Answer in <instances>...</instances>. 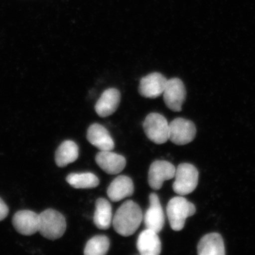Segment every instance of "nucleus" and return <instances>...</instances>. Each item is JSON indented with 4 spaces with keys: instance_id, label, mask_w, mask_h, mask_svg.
Instances as JSON below:
<instances>
[{
    "instance_id": "obj_1",
    "label": "nucleus",
    "mask_w": 255,
    "mask_h": 255,
    "mask_svg": "<svg viewBox=\"0 0 255 255\" xmlns=\"http://www.w3.org/2000/svg\"><path fill=\"white\" fill-rule=\"evenodd\" d=\"M142 210L131 200L125 201L114 215L112 223L116 232L128 237L136 232L142 220Z\"/></svg>"
},
{
    "instance_id": "obj_2",
    "label": "nucleus",
    "mask_w": 255,
    "mask_h": 255,
    "mask_svg": "<svg viewBox=\"0 0 255 255\" xmlns=\"http://www.w3.org/2000/svg\"><path fill=\"white\" fill-rule=\"evenodd\" d=\"M196 211L195 206L182 196L170 199L167 206V215L172 229L182 231L188 218L194 216Z\"/></svg>"
},
{
    "instance_id": "obj_3",
    "label": "nucleus",
    "mask_w": 255,
    "mask_h": 255,
    "mask_svg": "<svg viewBox=\"0 0 255 255\" xmlns=\"http://www.w3.org/2000/svg\"><path fill=\"white\" fill-rule=\"evenodd\" d=\"M67 223L63 214L54 209H47L39 214L38 232L51 241L59 239L66 231Z\"/></svg>"
},
{
    "instance_id": "obj_4",
    "label": "nucleus",
    "mask_w": 255,
    "mask_h": 255,
    "mask_svg": "<svg viewBox=\"0 0 255 255\" xmlns=\"http://www.w3.org/2000/svg\"><path fill=\"white\" fill-rule=\"evenodd\" d=\"M173 190L176 194L185 196L195 190L199 182V172L193 164L182 163L175 171Z\"/></svg>"
},
{
    "instance_id": "obj_5",
    "label": "nucleus",
    "mask_w": 255,
    "mask_h": 255,
    "mask_svg": "<svg viewBox=\"0 0 255 255\" xmlns=\"http://www.w3.org/2000/svg\"><path fill=\"white\" fill-rule=\"evenodd\" d=\"M142 127L146 136L154 143L161 145L169 140V124L165 117L161 114H148Z\"/></svg>"
},
{
    "instance_id": "obj_6",
    "label": "nucleus",
    "mask_w": 255,
    "mask_h": 255,
    "mask_svg": "<svg viewBox=\"0 0 255 255\" xmlns=\"http://www.w3.org/2000/svg\"><path fill=\"white\" fill-rule=\"evenodd\" d=\"M169 140L177 145H184L195 138L196 128L191 121L177 118L169 124Z\"/></svg>"
},
{
    "instance_id": "obj_7",
    "label": "nucleus",
    "mask_w": 255,
    "mask_h": 255,
    "mask_svg": "<svg viewBox=\"0 0 255 255\" xmlns=\"http://www.w3.org/2000/svg\"><path fill=\"white\" fill-rule=\"evenodd\" d=\"M187 97L185 86L180 79L172 78L167 80L163 92L166 106L172 112H181Z\"/></svg>"
},
{
    "instance_id": "obj_8",
    "label": "nucleus",
    "mask_w": 255,
    "mask_h": 255,
    "mask_svg": "<svg viewBox=\"0 0 255 255\" xmlns=\"http://www.w3.org/2000/svg\"><path fill=\"white\" fill-rule=\"evenodd\" d=\"M175 171V167L167 161H155L149 169V185L154 190H159L163 185L164 181L174 177Z\"/></svg>"
},
{
    "instance_id": "obj_9",
    "label": "nucleus",
    "mask_w": 255,
    "mask_h": 255,
    "mask_svg": "<svg viewBox=\"0 0 255 255\" xmlns=\"http://www.w3.org/2000/svg\"><path fill=\"white\" fill-rule=\"evenodd\" d=\"M13 226L16 231L23 236H32L38 232L39 214L29 210L19 211L14 214Z\"/></svg>"
},
{
    "instance_id": "obj_10",
    "label": "nucleus",
    "mask_w": 255,
    "mask_h": 255,
    "mask_svg": "<svg viewBox=\"0 0 255 255\" xmlns=\"http://www.w3.org/2000/svg\"><path fill=\"white\" fill-rule=\"evenodd\" d=\"M167 80L161 73L149 74L140 80L139 93L145 98H157L163 93Z\"/></svg>"
},
{
    "instance_id": "obj_11",
    "label": "nucleus",
    "mask_w": 255,
    "mask_h": 255,
    "mask_svg": "<svg viewBox=\"0 0 255 255\" xmlns=\"http://www.w3.org/2000/svg\"><path fill=\"white\" fill-rule=\"evenodd\" d=\"M149 201H150V206L144 216V223H145L146 228L158 233L164 227L163 209L161 206L158 196L155 193L150 194Z\"/></svg>"
},
{
    "instance_id": "obj_12",
    "label": "nucleus",
    "mask_w": 255,
    "mask_h": 255,
    "mask_svg": "<svg viewBox=\"0 0 255 255\" xmlns=\"http://www.w3.org/2000/svg\"><path fill=\"white\" fill-rule=\"evenodd\" d=\"M95 161L99 167L106 173L118 174L127 165V160L124 156L112 152V150L101 151L97 154Z\"/></svg>"
},
{
    "instance_id": "obj_13",
    "label": "nucleus",
    "mask_w": 255,
    "mask_h": 255,
    "mask_svg": "<svg viewBox=\"0 0 255 255\" xmlns=\"http://www.w3.org/2000/svg\"><path fill=\"white\" fill-rule=\"evenodd\" d=\"M87 139L90 143L101 151L112 150L115 147L110 132L102 125L94 124L89 127Z\"/></svg>"
},
{
    "instance_id": "obj_14",
    "label": "nucleus",
    "mask_w": 255,
    "mask_h": 255,
    "mask_svg": "<svg viewBox=\"0 0 255 255\" xmlns=\"http://www.w3.org/2000/svg\"><path fill=\"white\" fill-rule=\"evenodd\" d=\"M120 101V92L117 89H108L103 92L96 103V112L102 118L110 117L118 109Z\"/></svg>"
},
{
    "instance_id": "obj_15",
    "label": "nucleus",
    "mask_w": 255,
    "mask_h": 255,
    "mask_svg": "<svg viewBox=\"0 0 255 255\" xmlns=\"http://www.w3.org/2000/svg\"><path fill=\"white\" fill-rule=\"evenodd\" d=\"M133 192V182L130 177L125 175H120L114 179L107 189V195L114 202L131 196Z\"/></svg>"
},
{
    "instance_id": "obj_16",
    "label": "nucleus",
    "mask_w": 255,
    "mask_h": 255,
    "mask_svg": "<svg viewBox=\"0 0 255 255\" xmlns=\"http://www.w3.org/2000/svg\"><path fill=\"white\" fill-rule=\"evenodd\" d=\"M137 248L141 255H158L162 251V245L157 233L146 228L139 235Z\"/></svg>"
},
{
    "instance_id": "obj_17",
    "label": "nucleus",
    "mask_w": 255,
    "mask_h": 255,
    "mask_svg": "<svg viewBox=\"0 0 255 255\" xmlns=\"http://www.w3.org/2000/svg\"><path fill=\"white\" fill-rule=\"evenodd\" d=\"M225 250L222 236L216 233L204 236L197 246V253L199 255H224Z\"/></svg>"
},
{
    "instance_id": "obj_18",
    "label": "nucleus",
    "mask_w": 255,
    "mask_h": 255,
    "mask_svg": "<svg viewBox=\"0 0 255 255\" xmlns=\"http://www.w3.org/2000/svg\"><path fill=\"white\" fill-rule=\"evenodd\" d=\"M94 223L100 230H107L111 227L112 220V208L110 201L105 198H100L96 201Z\"/></svg>"
},
{
    "instance_id": "obj_19",
    "label": "nucleus",
    "mask_w": 255,
    "mask_h": 255,
    "mask_svg": "<svg viewBox=\"0 0 255 255\" xmlns=\"http://www.w3.org/2000/svg\"><path fill=\"white\" fill-rule=\"evenodd\" d=\"M78 157V145L72 140H65L60 144L55 152V163L59 167H65L76 161Z\"/></svg>"
},
{
    "instance_id": "obj_20",
    "label": "nucleus",
    "mask_w": 255,
    "mask_h": 255,
    "mask_svg": "<svg viewBox=\"0 0 255 255\" xmlns=\"http://www.w3.org/2000/svg\"><path fill=\"white\" fill-rule=\"evenodd\" d=\"M66 181L75 189H94L100 184L99 178L91 172L68 174Z\"/></svg>"
},
{
    "instance_id": "obj_21",
    "label": "nucleus",
    "mask_w": 255,
    "mask_h": 255,
    "mask_svg": "<svg viewBox=\"0 0 255 255\" xmlns=\"http://www.w3.org/2000/svg\"><path fill=\"white\" fill-rule=\"evenodd\" d=\"M110 239L105 236H96L87 243L84 254L85 255H105L110 249Z\"/></svg>"
},
{
    "instance_id": "obj_22",
    "label": "nucleus",
    "mask_w": 255,
    "mask_h": 255,
    "mask_svg": "<svg viewBox=\"0 0 255 255\" xmlns=\"http://www.w3.org/2000/svg\"><path fill=\"white\" fill-rule=\"evenodd\" d=\"M9 214V208L4 201L0 198V221L6 219Z\"/></svg>"
}]
</instances>
